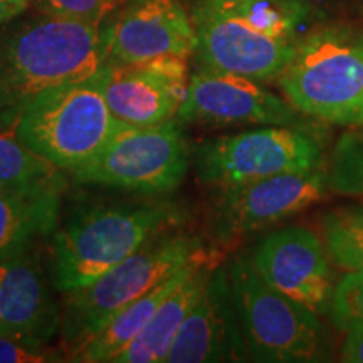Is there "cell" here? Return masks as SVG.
Listing matches in <instances>:
<instances>
[{"label": "cell", "instance_id": "6da1fadb", "mask_svg": "<svg viewBox=\"0 0 363 363\" xmlns=\"http://www.w3.org/2000/svg\"><path fill=\"white\" fill-rule=\"evenodd\" d=\"M301 0H199L192 11L201 67L278 81L299 44Z\"/></svg>", "mask_w": 363, "mask_h": 363}, {"label": "cell", "instance_id": "7a4b0ae2", "mask_svg": "<svg viewBox=\"0 0 363 363\" xmlns=\"http://www.w3.org/2000/svg\"><path fill=\"white\" fill-rule=\"evenodd\" d=\"M106 62L101 24L40 13L0 34V120L54 86L88 78Z\"/></svg>", "mask_w": 363, "mask_h": 363}, {"label": "cell", "instance_id": "3957f363", "mask_svg": "<svg viewBox=\"0 0 363 363\" xmlns=\"http://www.w3.org/2000/svg\"><path fill=\"white\" fill-rule=\"evenodd\" d=\"M184 212L169 201L84 207L52 233L51 283L66 294L128 259L157 235L177 229Z\"/></svg>", "mask_w": 363, "mask_h": 363}, {"label": "cell", "instance_id": "277c9868", "mask_svg": "<svg viewBox=\"0 0 363 363\" xmlns=\"http://www.w3.org/2000/svg\"><path fill=\"white\" fill-rule=\"evenodd\" d=\"M106 62L88 78L45 89L22 108L17 136L35 155L69 172L91 160L121 121L108 106Z\"/></svg>", "mask_w": 363, "mask_h": 363}, {"label": "cell", "instance_id": "5b68a950", "mask_svg": "<svg viewBox=\"0 0 363 363\" xmlns=\"http://www.w3.org/2000/svg\"><path fill=\"white\" fill-rule=\"evenodd\" d=\"M206 252L208 251L202 239L177 229L169 230L157 235L93 283L66 293L59 335L67 357L98 333L118 311Z\"/></svg>", "mask_w": 363, "mask_h": 363}, {"label": "cell", "instance_id": "8992f818", "mask_svg": "<svg viewBox=\"0 0 363 363\" xmlns=\"http://www.w3.org/2000/svg\"><path fill=\"white\" fill-rule=\"evenodd\" d=\"M278 83L301 115L330 125L362 126L363 33L330 27L301 39Z\"/></svg>", "mask_w": 363, "mask_h": 363}, {"label": "cell", "instance_id": "52a82bcc", "mask_svg": "<svg viewBox=\"0 0 363 363\" xmlns=\"http://www.w3.org/2000/svg\"><path fill=\"white\" fill-rule=\"evenodd\" d=\"M227 272L244 342L254 360H326L330 343L320 315L267 284L254 269L251 257L235 256Z\"/></svg>", "mask_w": 363, "mask_h": 363}, {"label": "cell", "instance_id": "ba28073f", "mask_svg": "<svg viewBox=\"0 0 363 363\" xmlns=\"http://www.w3.org/2000/svg\"><path fill=\"white\" fill-rule=\"evenodd\" d=\"M190 163L192 152L172 118L150 126L121 123L96 155L69 175L76 184L160 195L179 187Z\"/></svg>", "mask_w": 363, "mask_h": 363}, {"label": "cell", "instance_id": "9c48e42d", "mask_svg": "<svg viewBox=\"0 0 363 363\" xmlns=\"http://www.w3.org/2000/svg\"><path fill=\"white\" fill-rule=\"evenodd\" d=\"M192 163L199 182L225 189L323 167V145L301 126H264L206 140L195 147Z\"/></svg>", "mask_w": 363, "mask_h": 363}, {"label": "cell", "instance_id": "30bf717a", "mask_svg": "<svg viewBox=\"0 0 363 363\" xmlns=\"http://www.w3.org/2000/svg\"><path fill=\"white\" fill-rule=\"evenodd\" d=\"M216 190L212 233L222 242H230L315 206L330 189L326 170L318 167Z\"/></svg>", "mask_w": 363, "mask_h": 363}, {"label": "cell", "instance_id": "8fae6325", "mask_svg": "<svg viewBox=\"0 0 363 363\" xmlns=\"http://www.w3.org/2000/svg\"><path fill=\"white\" fill-rule=\"evenodd\" d=\"M179 123L303 126V118L286 98L246 76L201 67L190 74L187 94L177 113Z\"/></svg>", "mask_w": 363, "mask_h": 363}, {"label": "cell", "instance_id": "7c38bea8", "mask_svg": "<svg viewBox=\"0 0 363 363\" xmlns=\"http://www.w3.org/2000/svg\"><path fill=\"white\" fill-rule=\"evenodd\" d=\"M251 262L267 284L316 315L330 310L333 294L331 257L325 240L301 225L276 230L254 249Z\"/></svg>", "mask_w": 363, "mask_h": 363}, {"label": "cell", "instance_id": "4fadbf2b", "mask_svg": "<svg viewBox=\"0 0 363 363\" xmlns=\"http://www.w3.org/2000/svg\"><path fill=\"white\" fill-rule=\"evenodd\" d=\"M108 62L152 61L195 54L197 34L192 13L180 0H131L103 33Z\"/></svg>", "mask_w": 363, "mask_h": 363}, {"label": "cell", "instance_id": "5bb4252c", "mask_svg": "<svg viewBox=\"0 0 363 363\" xmlns=\"http://www.w3.org/2000/svg\"><path fill=\"white\" fill-rule=\"evenodd\" d=\"M104 94L108 106L121 123L150 126L177 116L189 88L185 57H158L152 61L108 62Z\"/></svg>", "mask_w": 363, "mask_h": 363}, {"label": "cell", "instance_id": "9a60e30c", "mask_svg": "<svg viewBox=\"0 0 363 363\" xmlns=\"http://www.w3.org/2000/svg\"><path fill=\"white\" fill-rule=\"evenodd\" d=\"M61 331V306L33 246L0 261V333L44 348Z\"/></svg>", "mask_w": 363, "mask_h": 363}, {"label": "cell", "instance_id": "2e32d148", "mask_svg": "<svg viewBox=\"0 0 363 363\" xmlns=\"http://www.w3.org/2000/svg\"><path fill=\"white\" fill-rule=\"evenodd\" d=\"M247 355L230 293L229 272L222 266H216L201 298L185 318L167 362H240L246 360Z\"/></svg>", "mask_w": 363, "mask_h": 363}, {"label": "cell", "instance_id": "e0dca14e", "mask_svg": "<svg viewBox=\"0 0 363 363\" xmlns=\"http://www.w3.org/2000/svg\"><path fill=\"white\" fill-rule=\"evenodd\" d=\"M212 254L195 259L185 271L169 296L162 301L142 333L116 358L115 363H162L167 362L172 345L189 311L201 298L216 267Z\"/></svg>", "mask_w": 363, "mask_h": 363}, {"label": "cell", "instance_id": "ac0fdd59", "mask_svg": "<svg viewBox=\"0 0 363 363\" xmlns=\"http://www.w3.org/2000/svg\"><path fill=\"white\" fill-rule=\"evenodd\" d=\"M61 189H11L0 185V261L33 246L57 227Z\"/></svg>", "mask_w": 363, "mask_h": 363}, {"label": "cell", "instance_id": "d6986e66", "mask_svg": "<svg viewBox=\"0 0 363 363\" xmlns=\"http://www.w3.org/2000/svg\"><path fill=\"white\" fill-rule=\"evenodd\" d=\"M206 254H202V256H206ZM199 257H195V259H199ZM194 261H190L187 266L177 271L174 276L163 281L162 284H158L152 291L143 294L142 298L135 299L133 303H130L123 310L118 311L111 320L106 321V325L98 333H94L89 340H86L78 350L72 353L71 360L83 363H115L116 358L147 328V325L152 320V316L155 315L158 306L162 305L163 299L169 296L177 283L184 278L185 271L189 269V266Z\"/></svg>", "mask_w": 363, "mask_h": 363}, {"label": "cell", "instance_id": "ffe728a7", "mask_svg": "<svg viewBox=\"0 0 363 363\" xmlns=\"http://www.w3.org/2000/svg\"><path fill=\"white\" fill-rule=\"evenodd\" d=\"M17 121L0 120V185L11 189H66L62 170L35 155L17 136Z\"/></svg>", "mask_w": 363, "mask_h": 363}, {"label": "cell", "instance_id": "44dd1931", "mask_svg": "<svg viewBox=\"0 0 363 363\" xmlns=\"http://www.w3.org/2000/svg\"><path fill=\"white\" fill-rule=\"evenodd\" d=\"M323 240L331 261L345 271L363 269V206L343 207L323 217Z\"/></svg>", "mask_w": 363, "mask_h": 363}, {"label": "cell", "instance_id": "7402d4cb", "mask_svg": "<svg viewBox=\"0 0 363 363\" xmlns=\"http://www.w3.org/2000/svg\"><path fill=\"white\" fill-rule=\"evenodd\" d=\"M331 192L363 197V131L350 130L335 143L326 170Z\"/></svg>", "mask_w": 363, "mask_h": 363}, {"label": "cell", "instance_id": "603a6c76", "mask_svg": "<svg viewBox=\"0 0 363 363\" xmlns=\"http://www.w3.org/2000/svg\"><path fill=\"white\" fill-rule=\"evenodd\" d=\"M328 315L333 325L342 331L363 323V269L347 271V274L335 284Z\"/></svg>", "mask_w": 363, "mask_h": 363}, {"label": "cell", "instance_id": "cb8c5ba5", "mask_svg": "<svg viewBox=\"0 0 363 363\" xmlns=\"http://www.w3.org/2000/svg\"><path fill=\"white\" fill-rule=\"evenodd\" d=\"M39 11L65 19L94 22L101 24L108 12L115 6V0H33Z\"/></svg>", "mask_w": 363, "mask_h": 363}, {"label": "cell", "instance_id": "d4e9b609", "mask_svg": "<svg viewBox=\"0 0 363 363\" xmlns=\"http://www.w3.org/2000/svg\"><path fill=\"white\" fill-rule=\"evenodd\" d=\"M54 353L48 352V348L30 347L21 340L0 333V363H44L56 362L52 358Z\"/></svg>", "mask_w": 363, "mask_h": 363}, {"label": "cell", "instance_id": "484cf974", "mask_svg": "<svg viewBox=\"0 0 363 363\" xmlns=\"http://www.w3.org/2000/svg\"><path fill=\"white\" fill-rule=\"evenodd\" d=\"M340 355L342 362L363 363V323H357L347 330Z\"/></svg>", "mask_w": 363, "mask_h": 363}, {"label": "cell", "instance_id": "4316f807", "mask_svg": "<svg viewBox=\"0 0 363 363\" xmlns=\"http://www.w3.org/2000/svg\"><path fill=\"white\" fill-rule=\"evenodd\" d=\"M33 0H0V26L19 17Z\"/></svg>", "mask_w": 363, "mask_h": 363}]
</instances>
